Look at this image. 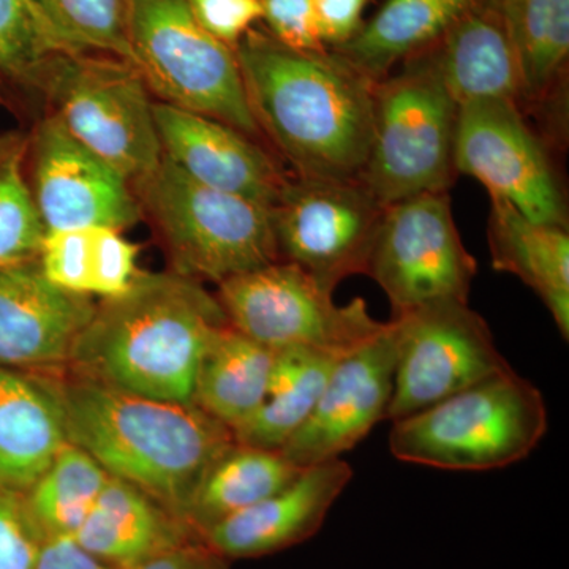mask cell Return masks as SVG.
Masks as SVG:
<instances>
[{"mask_svg": "<svg viewBox=\"0 0 569 569\" xmlns=\"http://www.w3.org/2000/svg\"><path fill=\"white\" fill-rule=\"evenodd\" d=\"M260 134L302 178L359 179L376 82L332 50H296L253 28L234 48Z\"/></svg>", "mask_w": 569, "mask_h": 569, "instance_id": "cell-1", "label": "cell"}, {"mask_svg": "<svg viewBox=\"0 0 569 569\" xmlns=\"http://www.w3.org/2000/svg\"><path fill=\"white\" fill-rule=\"evenodd\" d=\"M43 377L61 407L69 443L186 526L206 471L234 443L230 427L194 403L152 399L78 376Z\"/></svg>", "mask_w": 569, "mask_h": 569, "instance_id": "cell-2", "label": "cell"}, {"mask_svg": "<svg viewBox=\"0 0 569 569\" xmlns=\"http://www.w3.org/2000/svg\"><path fill=\"white\" fill-rule=\"evenodd\" d=\"M228 325L198 280L141 271L127 293L97 305L67 369L134 395L193 403L201 358Z\"/></svg>", "mask_w": 569, "mask_h": 569, "instance_id": "cell-3", "label": "cell"}, {"mask_svg": "<svg viewBox=\"0 0 569 569\" xmlns=\"http://www.w3.org/2000/svg\"><path fill=\"white\" fill-rule=\"evenodd\" d=\"M546 432L545 397L509 367L395 421L389 449L402 462L486 471L529 458Z\"/></svg>", "mask_w": 569, "mask_h": 569, "instance_id": "cell-4", "label": "cell"}, {"mask_svg": "<svg viewBox=\"0 0 569 569\" xmlns=\"http://www.w3.org/2000/svg\"><path fill=\"white\" fill-rule=\"evenodd\" d=\"M458 114L429 47L410 56L376 82L372 141L359 181L383 206L448 192L458 174Z\"/></svg>", "mask_w": 569, "mask_h": 569, "instance_id": "cell-5", "label": "cell"}, {"mask_svg": "<svg viewBox=\"0 0 569 569\" xmlns=\"http://www.w3.org/2000/svg\"><path fill=\"white\" fill-rule=\"evenodd\" d=\"M133 189L176 274L219 284L280 261L268 206L193 181L164 157Z\"/></svg>", "mask_w": 569, "mask_h": 569, "instance_id": "cell-6", "label": "cell"}, {"mask_svg": "<svg viewBox=\"0 0 569 569\" xmlns=\"http://www.w3.org/2000/svg\"><path fill=\"white\" fill-rule=\"evenodd\" d=\"M151 91L134 63L58 51L44 81V114L126 176L144 181L163 159Z\"/></svg>", "mask_w": 569, "mask_h": 569, "instance_id": "cell-7", "label": "cell"}, {"mask_svg": "<svg viewBox=\"0 0 569 569\" xmlns=\"http://www.w3.org/2000/svg\"><path fill=\"white\" fill-rule=\"evenodd\" d=\"M129 36L133 63L157 102L261 137L234 50L198 24L187 0H129Z\"/></svg>", "mask_w": 569, "mask_h": 569, "instance_id": "cell-8", "label": "cell"}, {"mask_svg": "<svg viewBox=\"0 0 569 569\" xmlns=\"http://www.w3.org/2000/svg\"><path fill=\"white\" fill-rule=\"evenodd\" d=\"M216 298L231 328L274 351L313 348L342 356L385 328L365 299L337 306L332 291L287 261L224 280Z\"/></svg>", "mask_w": 569, "mask_h": 569, "instance_id": "cell-9", "label": "cell"}, {"mask_svg": "<svg viewBox=\"0 0 569 569\" xmlns=\"http://www.w3.org/2000/svg\"><path fill=\"white\" fill-rule=\"evenodd\" d=\"M366 276L380 284L395 317L438 302H468L477 260L460 239L448 192L385 206Z\"/></svg>", "mask_w": 569, "mask_h": 569, "instance_id": "cell-10", "label": "cell"}, {"mask_svg": "<svg viewBox=\"0 0 569 569\" xmlns=\"http://www.w3.org/2000/svg\"><path fill=\"white\" fill-rule=\"evenodd\" d=\"M383 211L359 179L290 174L271 208L279 260L335 293L347 277L367 274Z\"/></svg>", "mask_w": 569, "mask_h": 569, "instance_id": "cell-11", "label": "cell"}, {"mask_svg": "<svg viewBox=\"0 0 569 569\" xmlns=\"http://www.w3.org/2000/svg\"><path fill=\"white\" fill-rule=\"evenodd\" d=\"M395 388L387 419L399 421L508 370L485 318L468 302L419 307L392 318Z\"/></svg>", "mask_w": 569, "mask_h": 569, "instance_id": "cell-12", "label": "cell"}, {"mask_svg": "<svg viewBox=\"0 0 569 569\" xmlns=\"http://www.w3.org/2000/svg\"><path fill=\"white\" fill-rule=\"evenodd\" d=\"M455 167L533 222L568 228V206L548 148L520 104L481 100L460 104Z\"/></svg>", "mask_w": 569, "mask_h": 569, "instance_id": "cell-13", "label": "cell"}, {"mask_svg": "<svg viewBox=\"0 0 569 569\" xmlns=\"http://www.w3.org/2000/svg\"><path fill=\"white\" fill-rule=\"evenodd\" d=\"M28 179L44 233L70 228L126 230L142 219L132 182L41 116L29 130Z\"/></svg>", "mask_w": 569, "mask_h": 569, "instance_id": "cell-14", "label": "cell"}, {"mask_svg": "<svg viewBox=\"0 0 569 569\" xmlns=\"http://www.w3.org/2000/svg\"><path fill=\"white\" fill-rule=\"evenodd\" d=\"M396 370L392 321L337 359L312 415L280 452L305 468L340 459L387 419Z\"/></svg>", "mask_w": 569, "mask_h": 569, "instance_id": "cell-15", "label": "cell"}, {"mask_svg": "<svg viewBox=\"0 0 569 569\" xmlns=\"http://www.w3.org/2000/svg\"><path fill=\"white\" fill-rule=\"evenodd\" d=\"M96 307L51 283L39 260L0 268V367L33 376L67 369Z\"/></svg>", "mask_w": 569, "mask_h": 569, "instance_id": "cell-16", "label": "cell"}, {"mask_svg": "<svg viewBox=\"0 0 569 569\" xmlns=\"http://www.w3.org/2000/svg\"><path fill=\"white\" fill-rule=\"evenodd\" d=\"M164 159L211 189L272 208L288 174L254 138L209 116L153 103Z\"/></svg>", "mask_w": 569, "mask_h": 569, "instance_id": "cell-17", "label": "cell"}, {"mask_svg": "<svg viewBox=\"0 0 569 569\" xmlns=\"http://www.w3.org/2000/svg\"><path fill=\"white\" fill-rule=\"evenodd\" d=\"M351 478L353 470L343 459L305 467L279 492L206 530L201 541L227 560L254 559L301 545L323 527Z\"/></svg>", "mask_w": 569, "mask_h": 569, "instance_id": "cell-18", "label": "cell"}, {"mask_svg": "<svg viewBox=\"0 0 569 569\" xmlns=\"http://www.w3.org/2000/svg\"><path fill=\"white\" fill-rule=\"evenodd\" d=\"M429 50L459 107L509 100L522 108V71L496 0H478Z\"/></svg>", "mask_w": 569, "mask_h": 569, "instance_id": "cell-19", "label": "cell"}, {"mask_svg": "<svg viewBox=\"0 0 569 569\" xmlns=\"http://www.w3.org/2000/svg\"><path fill=\"white\" fill-rule=\"evenodd\" d=\"M67 443L47 378L0 367V488L28 492Z\"/></svg>", "mask_w": 569, "mask_h": 569, "instance_id": "cell-20", "label": "cell"}, {"mask_svg": "<svg viewBox=\"0 0 569 569\" xmlns=\"http://www.w3.org/2000/svg\"><path fill=\"white\" fill-rule=\"evenodd\" d=\"M488 236L493 268L529 284L568 340V228L533 222L508 201L490 197Z\"/></svg>", "mask_w": 569, "mask_h": 569, "instance_id": "cell-21", "label": "cell"}, {"mask_svg": "<svg viewBox=\"0 0 569 569\" xmlns=\"http://www.w3.org/2000/svg\"><path fill=\"white\" fill-rule=\"evenodd\" d=\"M73 538L104 563L130 569L160 550L198 537L140 489L110 477Z\"/></svg>", "mask_w": 569, "mask_h": 569, "instance_id": "cell-22", "label": "cell"}, {"mask_svg": "<svg viewBox=\"0 0 569 569\" xmlns=\"http://www.w3.org/2000/svg\"><path fill=\"white\" fill-rule=\"evenodd\" d=\"M140 247L108 227L70 228L44 233L39 264L56 287L88 298H119L132 288Z\"/></svg>", "mask_w": 569, "mask_h": 569, "instance_id": "cell-23", "label": "cell"}, {"mask_svg": "<svg viewBox=\"0 0 569 569\" xmlns=\"http://www.w3.org/2000/svg\"><path fill=\"white\" fill-rule=\"evenodd\" d=\"M478 0H387L339 52L370 80H383L399 63L426 50Z\"/></svg>", "mask_w": 569, "mask_h": 569, "instance_id": "cell-24", "label": "cell"}, {"mask_svg": "<svg viewBox=\"0 0 569 569\" xmlns=\"http://www.w3.org/2000/svg\"><path fill=\"white\" fill-rule=\"evenodd\" d=\"M274 362V350L230 325L224 326L201 358L194 381V406L233 432L263 403Z\"/></svg>", "mask_w": 569, "mask_h": 569, "instance_id": "cell-25", "label": "cell"}, {"mask_svg": "<svg viewBox=\"0 0 569 569\" xmlns=\"http://www.w3.org/2000/svg\"><path fill=\"white\" fill-rule=\"evenodd\" d=\"M339 358L313 348L276 351L268 395L233 430L236 443L280 451L312 415Z\"/></svg>", "mask_w": 569, "mask_h": 569, "instance_id": "cell-26", "label": "cell"}, {"mask_svg": "<svg viewBox=\"0 0 569 569\" xmlns=\"http://www.w3.org/2000/svg\"><path fill=\"white\" fill-rule=\"evenodd\" d=\"M302 468L274 449L231 445L206 471L186 511V526L206 530L290 485Z\"/></svg>", "mask_w": 569, "mask_h": 569, "instance_id": "cell-27", "label": "cell"}, {"mask_svg": "<svg viewBox=\"0 0 569 569\" xmlns=\"http://www.w3.org/2000/svg\"><path fill=\"white\" fill-rule=\"evenodd\" d=\"M496 2L518 54L522 71L523 104L546 102L567 73L569 0Z\"/></svg>", "mask_w": 569, "mask_h": 569, "instance_id": "cell-28", "label": "cell"}, {"mask_svg": "<svg viewBox=\"0 0 569 569\" xmlns=\"http://www.w3.org/2000/svg\"><path fill=\"white\" fill-rule=\"evenodd\" d=\"M54 50L93 52L133 63L129 0H24Z\"/></svg>", "mask_w": 569, "mask_h": 569, "instance_id": "cell-29", "label": "cell"}, {"mask_svg": "<svg viewBox=\"0 0 569 569\" xmlns=\"http://www.w3.org/2000/svg\"><path fill=\"white\" fill-rule=\"evenodd\" d=\"M24 0H0V107L40 119L52 56Z\"/></svg>", "mask_w": 569, "mask_h": 569, "instance_id": "cell-30", "label": "cell"}, {"mask_svg": "<svg viewBox=\"0 0 569 569\" xmlns=\"http://www.w3.org/2000/svg\"><path fill=\"white\" fill-rule=\"evenodd\" d=\"M108 479L110 475L88 452L67 443L24 493L29 511L44 538L73 537Z\"/></svg>", "mask_w": 569, "mask_h": 569, "instance_id": "cell-31", "label": "cell"}, {"mask_svg": "<svg viewBox=\"0 0 569 569\" xmlns=\"http://www.w3.org/2000/svg\"><path fill=\"white\" fill-rule=\"evenodd\" d=\"M29 130L0 132V268L39 260L44 228L28 179Z\"/></svg>", "mask_w": 569, "mask_h": 569, "instance_id": "cell-32", "label": "cell"}, {"mask_svg": "<svg viewBox=\"0 0 569 569\" xmlns=\"http://www.w3.org/2000/svg\"><path fill=\"white\" fill-rule=\"evenodd\" d=\"M43 542L24 493L0 488V569H37Z\"/></svg>", "mask_w": 569, "mask_h": 569, "instance_id": "cell-33", "label": "cell"}, {"mask_svg": "<svg viewBox=\"0 0 569 569\" xmlns=\"http://www.w3.org/2000/svg\"><path fill=\"white\" fill-rule=\"evenodd\" d=\"M187 6L198 24L231 50L263 21L260 0H187Z\"/></svg>", "mask_w": 569, "mask_h": 569, "instance_id": "cell-34", "label": "cell"}, {"mask_svg": "<svg viewBox=\"0 0 569 569\" xmlns=\"http://www.w3.org/2000/svg\"><path fill=\"white\" fill-rule=\"evenodd\" d=\"M266 31L296 50L323 51L318 39L313 0H260Z\"/></svg>", "mask_w": 569, "mask_h": 569, "instance_id": "cell-35", "label": "cell"}, {"mask_svg": "<svg viewBox=\"0 0 569 569\" xmlns=\"http://www.w3.org/2000/svg\"><path fill=\"white\" fill-rule=\"evenodd\" d=\"M370 0H313L318 39L326 50L348 43L362 28V14Z\"/></svg>", "mask_w": 569, "mask_h": 569, "instance_id": "cell-36", "label": "cell"}, {"mask_svg": "<svg viewBox=\"0 0 569 569\" xmlns=\"http://www.w3.org/2000/svg\"><path fill=\"white\" fill-rule=\"evenodd\" d=\"M130 569H228V560L201 539L192 538L160 550Z\"/></svg>", "mask_w": 569, "mask_h": 569, "instance_id": "cell-37", "label": "cell"}, {"mask_svg": "<svg viewBox=\"0 0 569 569\" xmlns=\"http://www.w3.org/2000/svg\"><path fill=\"white\" fill-rule=\"evenodd\" d=\"M37 569H121L81 548L73 537L44 538Z\"/></svg>", "mask_w": 569, "mask_h": 569, "instance_id": "cell-38", "label": "cell"}]
</instances>
